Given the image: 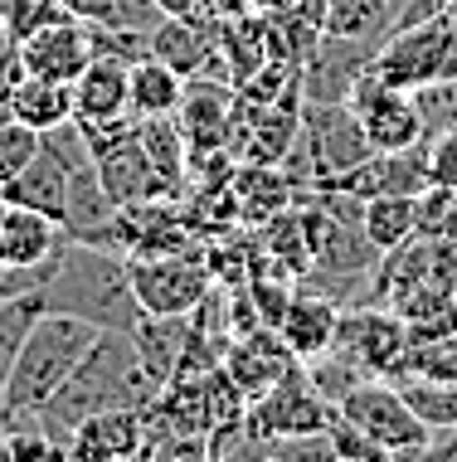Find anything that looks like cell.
Here are the masks:
<instances>
[{
  "instance_id": "cell-31",
  "label": "cell",
  "mask_w": 457,
  "mask_h": 462,
  "mask_svg": "<svg viewBox=\"0 0 457 462\" xmlns=\"http://www.w3.org/2000/svg\"><path fill=\"white\" fill-rule=\"evenodd\" d=\"M10 462H59L64 457V439L44 429V423H10Z\"/></svg>"
},
{
  "instance_id": "cell-25",
  "label": "cell",
  "mask_w": 457,
  "mask_h": 462,
  "mask_svg": "<svg viewBox=\"0 0 457 462\" xmlns=\"http://www.w3.org/2000/svg\"><path fill=\"white\" fill-rule=\"evenodd\" d=\"M389 20H394V0H326V30L321 34L385 44Z\"/></svg>"
},
{
  "instance_id": "cell-9",
  "label": "cell",
  "mask_w": 457,
  "mask_h": 462,
  "mask_svg": "<svg viewBox=\"0 0 457 462\" xmlns=\"http://www.w3.org/2000/svg\"><path fill=\"white\" fill-rule=\"evenodd\" d=\"M331 351L355 360L370 380H389V374L404 365V351H409V321H404L399 311H375V307L341 311Z\"/></svg>"
},
{
  "instance_id": "cell-39",
  "label": "cell",
  "mask_w": 457,
  "mask_h": 462,
  "mask_svg": "<svg viewBox=\"0 0 457 462\" xmlns=\"http://www.w3.org/2000/svg\"><path fill=\"white\" fill-rule=\"evenodd\" d=\"M5 205H10V199H5V195H0V219H5Z\"/></svg>"
},
{
  "instance_id": "cell-12",
  "label": "cell",
  "mask_w": 457,
  "mask_h": 462,
  "mask_svg": "<svg viewBox=\"0 0 457 462\" xmlns=\"http://www.w3.org/2000/svg\"><path fill=\"white\" fill-rule=\"evenodd\" d=\"M297 365H302V360L282 346V336L273 327H253V331L233 336L229 351H224V370H229V380L239 384L243 399L268 394L282 374H292Z\"/></svg>"
},
{
  "instance_id": "cell-14",
  "label": "cell",
  "mask_w": 457,
  "mask_h": 462,
  "mask_svg": "<svg viewBox=\"0 0 457 462\" xmlns=\"http://www.w3.org/2000/svg\"><path fill=\"white\" fill-rule=\"evenodd\" d=\"M424 185H428V152H424V142H418L409 152H370L361 166H355L341 185H331V190L370 199V195H418Z\"/></svg>"
},
{
  "instance_id": "cell-34",
  "label": "cell",
  "mask_w": 457,
  "mask_h": 462,
  "mask_svg": "<svg viewBox=\"0 0 457 462\" xmlns=\"http://www.w3.org/2000/svg\"><path fill=\"white\" fill-rule=\"evenodd\" d=\"M200 10L209 20H233V15H243L249 10V0H200Z\"/></svg>"
},
{
  "instance_id": "cell-37",
  "label": "cell",
  "mask_w": 457,
  "mask_h": 462,
  "mask_svg": "<svg viewBox=\"0 0 457 462\" xmlns=\"http://www.w3.org/2000/svg\"><path fill=\"white\" fill-rule=\"evenodd\" d=\"M443 20H448L452 30H457V0H443Z\"/></svg>"
},
{
  "instance_id": "cell-30",
  "label": "cell",
  "mask_w": 457,
  "mask_h": 462,
  "mask_svg": "<svg viewBox=\"0 0 457 462\" xmlns=\"http://www.w3.org/2000/svg\"><path fill=\"white\" fill-rule=\"evenodd\" d=\"M418 234L424 239H457V190H443V185L418 190Z\"/></svg>"
},
{
  "instance_id": "cell-2",
  "label": "cell",
  "mask_w": 457,
  "mask_h": 462,
  "mask_svg": "<svg viewBox=\"0 0 457 462\" xmlns=\"http://www.w3.org/2000/svg\"><path fill=\"white\" fill-rule=\"evenodd\" d=\"M40 297L49 311H69V317H83L103 331H132L142 321L127 254L88 244V239H64L59 263L49 273Z\"/></svg>"
},
{
  "instance_id": "cell-32",
  "label": "cell",
  "mask_w": 457,
  "mask_h": 462,
  "mask_svg": "<svg viewBox=\"0 0 457 462\" xmlns=\"http://www.w3.org/2000/svg\"><path fill=\"white\" fill-rule=\"evenodd\" d=\"M424 152H428V185L457 190V122L428 132L424 136Z\"/></svg>"
},
{
  "instance_id": "cell-15",
  "label": "cell",
  "mask_w": 457,
  "mask_h": 462,
  "mask_svg": "<svg viewBox=\"0 0 457 462\" xmlns=\"http://www.w3.org/2000/svg\"><path fill=\"white\" fill-rule=\"evenodd\" d=\"M229 195H233V219L253 224V229L302 199V190L292 185L288 171H282V166H263V161H239L233 176H229Z\"/></svg>"
},
{
  "instance_id": "cell-27",
  "label": "cell",
  "mask_w": 457,
  "mask_h": 462,
  "mask_svg": "<svg viewBox=\"0 0 457 462\" xmlns=\"http://www.w3.org/2000/svg\"><path fill=\"white\" fill-rule=\"evenodd\" d=\"M404 374H428V380H457V331H438V336H409L404 351ZM394 370V374H399Z\"/></svg>"
},
{
  "instance_id": "cell-23",
  "label": "cell",
  "mask_w": 457,
  "mask_h": 462,
  "mask_svg": "<svg viewBox=\"0 0 457 462\" xmlns=\"http://www.w3.org/2000/svg\"><path fill=\"white\" fill-rule=\"evenodd\" d=\"M361 234L379 248V258L394 254L418 234V195H370L361 199Z\"/></svg>"
},
{
  "instance_id": "cell-33",
  "label": "cell",
  "mask_w": 457,
  "mask_h": 462,
  "mask_svg": "<svg viewBox=\"0 0 457 462\" xmlns=\"http://www.w3.org/2000/svg\"><path fill=\"white\" fill-rule=\"evenodd\" d=\"M15 79H20V44H15V34L0 24V88H10Z\"/></svg>"
},
{
  "instance_id": "cell-20",
  "label": "cell",
  "mask_w": 457,
  "mask_h": 462,
  "mask_svg": "<svg viewBox=\"0 0 457 462\" xmlns=\"http://www.w3.org/2000/svg\"><path fill=\"white\" fill-rule=\"evenodd\" d=\"M180 97H185V73H176L170 64H160L156 54L127 64V107H132V122L176 117Z\"/></svg>"
},
{
  "instance_id": "cell-17",
  "label": "cell",
  "mask_w": 457,
  "mask_h": 462,
  "mask_svg": "<svg viewBox=\"0 0 457 462\" xmlns=\"http://www.w3.org/2000/svg\"><path fill=\"white\" fill-rule=\"evenodd\" d=\"M0 195H5L10 205L40 209V215L64 224V209H69V161L59 156L49 142H40V156H34L15 180L0 185Z\"/></svg>"
},
{
  "instance_id": "cell-7",
  "label": "cell",
  "mask_w": 457,
  "mask_h": 462,
  "mask_svg": "<svg viewBox=\"0 0 457 462\" xmlns=\"http://www.w3.org/2000/svg\"><path fill=\"white\" fill-rule=\"evenodd\" d=\"M345 103L355 107V117H361V127L370 136V146L375 152H409L428 136V122H424V107H418V97L409 88H394L385 83L375 69H361L351 83V97Z\"/></svg>"
},
{
  "instance_id": "cell-10",
  "label": "cell",
  "mask_w": 457,
  "mask_h": 462,
  "mask_svg": "<svg viewBox=\"0 0 457 462\" xmlns=\"http://www.w3.org/2000/svg\"><path fill=\"white\" fill-rule=\"evenodd\" d=\"M88 64H93V34H88V20H78V15L54 20L20 40V73L73 83Z\"/></svg>"
},
{
  "instance_id": "cell-19",
  "label": "cell",
  "mask_w": 457,
  "mask_h": 462,
  "mask_svg": "<svg viewBox=\"0 0 457 462\" xmlns=\"http://www.w3.org/2000/svg\"><path fill=\"white\" fill-rule=\"evenodd\" d=\"M146 40H151V54L160 64H170L176 73L185 79H195L200 64L209 59V49L219 40V24H200V20H185V15H160L151 30H146Z\"/></svg>"
},
{
  "instance_id": "cell-22",
  "label": "cell",
  "mask_w": 457,
  "mask_h": 462,
  "mask_svg": "<svg viewBox=\"0 0 457 462\" xmlns=\"http://www.w3.org/2000/svg\"><path fill=\"white\" fill-rule=\"evenodd\" d=\"M185 341H190V317H151V311H142V321L132 327V346H137L142 365L156 384L176 380Z\"/></svg>"
},
{
  "instance_id": "cell-28",
  "label": "cell",
  "mask_w": 457,
  "mask_h": 462,
  "mask_svg": "<svg viewBox=\"0 0 457 462\" xmlns=\"http://www.w3.org/2000/svg\"><path fill=\"white\" fill-rule=\"evenodd\" d=\"M69 15L73 10L64 5V0H0V24L15 34V44L24 40V34L44 30V24H54V20H69Z\"/></svg>"
},
{
  "instance_id": "cell-18",
  "label": "cell",
  "mask_w": 457,
  "mask_h": 462,
  "mask_svg": "<svg viewBox=\"0 0 457 462\" xmlns=\"http://www.w3.org/2000/svg\"><path fill=\"white\" fill-rule=\"evenodd\" d=\"M64 224L40 215V209H24V205H5V219H0V263L5 268H30L44 263L64 248Z\"/></svg>"
},
{
  "instance_id": "cell-1",
  "label": "cell",
  "mask_w": 457,
  "mask_h": 462,
  "mask_svg": "<svg viewBox=\"0 0 457 462\" xmlns=\"http://www.w3.org/2000/svg\"><path fill=\"white\" fill-rule=\"evenodd\" d=\"M156 390L160 384L146 374L132 331H97V341L83 351V360L34 423H44L54 439H69V429H78L83 419L103 414V409H146Z\"/></svg>"
},
{
  "instance_id": "cell-11",
  "label": "cell",
  "mask_w": 457,
  "mask_h": 462,
  "mask_svg": "<svg viewBox=\"0 0 457 462\" xmlns=\"http://www.w3.org/2000/svg\"><path fill=\"white\" fill-rule=\"evenodd\" d=\"M69 93H73V127L78 132H113L122 122H132L127 64H122V59L93 54V64L69 83Z\"/></svg>"
},
{
  "instance_id": "cell-40",
  "label": "cell",
  "mask_w": 457,
  "mask_h": 462,
  "mask_svg": "<svg viewBox=\"0 0 457 462\" xmlns=\"http://www.w3.org/2000/svg\"><path fill=\"white\" fill-rule=\"evenodd\" d=\"M0 273H5V263H0Z\"/></svg>"
},
{
  "instance_id": "cell-36",
  "label": "cell",
  "mask_w": 457,
  "mask_h": 462,
  "mask_svg": "<svg viewBox=\"0 0 457 462\" xmlns=\"http://www.w3.org/2000/svg\"><path fill=\"white\" fill-rule=\"evenodd\" d=\"M5 448H10V419L0 414V462H10V453H5Z\"/></svg>"
},
{
  "instance_id": "cell-41",
  "label": "cell",
  "mask_w": 457,
  "mask_h": 462,
  "mask_svg": "<svg viewBox=\"0 0 457 462\" xmlns=\"http://www.w3.org/2000/svg\"><path fill=\"white\" fill-rule=\"evenodd\" d=\"M0 302H5V297H0Z\"/></svg>"
},
{
  "instance_id": "cell-8",
  "label": "cell",
  "mask_w": 457,
  "mask_h": 462,
  "mask_svg": "<svg viewBox=\"0 0 457 462\" xmlns=\"http://www.w3.org/2000/svg\"><path fill=\"white\" fill-rule=\"evenodd\" d=\"M336 414V404H326L312 384H306L302 365L282 374L268 394L249 399L243 409V439L239 443H268V439H292V433H321Z\"/></svg>"
},
{
  "instance_id": "cell-35",
  "label": "cell",
  "mask_w": 457,
  "mask_h": 462,
  "mask_svg": "<svg viewBox=\"0 0 457 462\" xmlns=\"http://www.w3.org/2000/svg\"><path fill=\"white\" fill-rule=\"evenodd\" d=\"M302 5V0H249V10H258V15H278V10H292Z\"/></svg>"
},
{
  "instance_id": "cell-26",
  "label": "cell",
  "mask_w": 457,
  "mask_h": 462,
  "mask_svg": "<svg viewBox=\"0 0 457 462\" xmlns=\"http://www.w3.org/2000/svg\"><path fill=\"white\" fill-rule=\"evenodd\" d=\"M40 311H44L40 292L5 297V302H0V394H5V380H10V370H15V356H20V346H24V336H30Z\"/></svg>"
},
{
  "instance_id": "cell-5",
  "label": "cell",
  "mask_w": 457,
  "mask_h": 462,
  "mask_svg": "<svg viewBox=\"0 0 457 462\" xmlns=\"http://www.w3.org/2000/svg\"><path fill=\"white\" fill-rule=\"evenodd\" d=\"M336 414L355 423L385 457H424L428 439H434V429L409 409V399L394 390V380H361L336 404Z\"/></svg>"
},
{
  "instance_id": "cell-16",
  "label": "cell",
  "mask_w": 457,
  "mask_h": 462,
  "mask_svg": "<svg viewBox=\"0 0 457 462\" xmlns=\"http://www.w3.org/2000/svg\"><path fill=\"white\" fill-rule=\"evenodd\" d=\"M336 321H341V302H331L326 292H312V287H297L292 302L282 307L273 331L282 336V346H288L297 360H312L321 351H331V341H336Z\"/></svg>"
},
{
  "instance_id": "cell-38",
  "label": "cell",
  "mask_w": 457,
  "mask_h": 462,
  "mask_svg": "<svg viewBox=\"0 0 457 462\" xmlns=\"http://www.w3.org/2000/svg\"><path fill=\"white\" fill-rule=\"evenodd\" d=\"M10 117V97H5V88H0V122Z\"/></svg>"
},
{
  "instance_id": "cell-13",
  "label": "cell",
  "mask_w": 457,
  "mask_h": 462,
  "mask_svg": "<svg viewBox=\"0 0 457 462\" xmlns=\"http://www.w3.org/2000/svg\"><path fill=\"white\" fill-rule=\"evenodd\" d=\"M142 443H146L142 409H103V414L83 419L78 429H69L64 453L69 462H122V457H142Z\"/></svg>"
},
{
  "instance_id": "cell-4",
  "label": "cell",
  "mask_w": 457,
  "mask_h": 462,
  "mask_svg": "<svg viewBox=\"0 0 457 462\" xmlns=\"http://www.w3.org/2000/svg\"><path fill=\"white\" fill-rule=\"evenodd\" d=\"M370 69L394 88H428V83H452L457 79V30L443 15L409 24V30L385 34V44L370 54Z\"/></svg>"
},
{
  "instance_id": "cell-29",
  "label": "cell",
  "mask_w": 457,
  "mask_h": 462,
  "mask_svg": "<svg viewBox=\"0 0 457 462\" xmlns=\"http://www.w3.org/2000/svg\"><path fill=\"white\" fill-rule=\"evenodd\" d=\"M40 142H44V132L24 127L20 117H5V122H0V185L15 180L20 171L30 166L34 156H40Z\"/></svg>"
},
{
  "instance_id": "cell-24",
  "label": "cell",
  "mask_w": 457,
  "mask_h": 462,
  "mask_svg": "<svg viewBox=\"0 0 457 462\" xmlns=\"http://www.w3.org/2000/svg\"><path fill=\"white\" fill-rule=\"evenodd\" d=\"M389 380L434 433L457 429V380H428V374H404V370L389 374Z\"/></svg>"
},
{
  "instance_id": "cell-3",
  "label": "cell",
  "mask_w": 457,
  "mask_h": 462,
  "mask_svg": "<svg viewBox=\"0 0 457 462\" xmlns=\"http://www.w3.org/2000/svg\"><path fill=\"white\" fill-rule=\"evenodd\" d=\"M93 321L83 317H69V311H40L34 317L30 336H24L20 356H15V370L5 380V394H0V414L10 423H34L44 414V404L59 394V384L73 374V365L83 360V351L97 341Z\"/></svg>"
},
{
  "instance_id": "cell-21",
  "label": "cell",
  "mask_w": 457,
  "mask_h": 462,
  "mask_svg": "<svg viewBox=\"0 0 457 462\" xmlns=\"http://www.w3.org/2000/svg\"><path fill=\"white\" fill-rule=\"evenodd\" d=\"M5 97H10V117H20L24 127H34V132H54V127H64V122H73L69 83L40 79V73H20L5 88Z\"/></svg>"
},
{
  "instance_id": "cell-6",
  "label": "cell",
  "mask_w": 457,
  "mask_h": 462,
  "mask_svg": "<svg viewBox=\"0 0 457 462\" xmlns=\"http://www.w3.org/2000/svg\"><path fill=\"white\" fill-rule=\"evenodd\" d=\"M132 268V292L142 311L151 317H190L215 287L205 263V248H176V254H151V258H127Z\"/></svg>"
}]
</instances>
